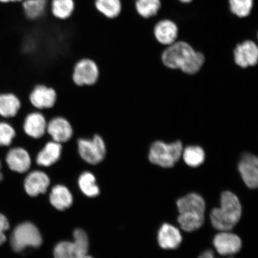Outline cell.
<instances>
[{"label": "cell", "instance_id": "cell-21", "mask_svg": "<svg viewBox=\"0 0 258 258\" xmlns=\"http://www.w3.org/2000/svg\"><path fill=\"white\" fill-rule=\"evenodd\" d=\"M49 8L51 15L59 20H67L74 14L76 9L74 0H51Z\"/></svg>", "mask_w": 258, "mask_h": 258}, {"label": "cell", "instance_id": "cell-7", "mask_svg": "<svg viewBox=\"0 0 258 258\" xmlns=\"http://www.w3.org/2000/svg\"><path fill=\"white\" fill-rule=\"evenodd\" d=\"M57 99L56 90L44 84L35 85L28 95L30 105L36 110L40 111L53 108L56 104Z\"/></svg>", "mask_w": 258, "mask_h": 258}, {"label": "cell", "instance_id": "cell-5", "mask_svg": "<svg viewBox=\"0 0 258 258\" xmlns=\"http://www.w3.org/2000/svg\"><path fill=\"white\" fill-rule=\"evenodd\" d=\"M43 243L39 230L30 222H25L16 226L11 237L12 249L21 252L28 247H39Z\"/></svg>", "mask_w": 258, "mask_h": 258}, {"label": "cell", "instance_id": "cell-2", "mask_svg": "<svg viewBox=\"0 0 258 258\" xmlns=\"http://www.w3.org/2000/svg\"><path fill=\"white\" fill-rule=\"evenodd\" d=\"M242 207L239 199L229 191L221 194L220 207L212 209L211 224L219 231H231L240 220Z\"/></svg>", "mask_w": 258, "mask_h": 258}, {"label": "cell", "instance_id": "cell-30", "mask_svg": "<svg viewBox=\"0 0 258 258\" xmlns=\"http://www.w3.org/2000/svg\"><path fill=\"white\" fill-rule=\"evenodd\" d=\"M231 11L238 18H246L250 14L253 0H229Z\"/></svg>", "mask_w": 258, "mask_h": 258}, {"label": "cell", "instance_id": "cell-33", "mask_svg": "<svg viewBox=\"0 0 258 258\" xmlns=\"http://www.w3.org/2000/svg\"><path fill=\"white\" fill-rule=\"evenodd\" d=\"M199 258H216L214 256V251L211 250H208L204 251L201 254ZM233 258V257H228Z\"/></svg>", "mask_w": 258, "mask_h": 258}, {"label": "cell", "instance_id": "cell-25", "mask_svg": "<svg viewBox=\"0 0 258 258\" xmlns=\"http://www.w3.org/2000/svg\"><path fill=\"white\" fill-rule=\"evenodd\" d=\"M18 132L9 120L0 118V148L8 149L14 145Z\"/></svg>", "mask_w": 258, "mask_h": 258}, {"label": "cell", "instance_id": "cell-3", "mask_svg": "<svg viewBox=\"0 0 258 258\" xmlns=\"http://www.w3.org/2000/svg\"><path fill=\"white\" fill-rule=\"evenodd\" d=\"M76 149L80 159L90 166H97L104 162L107 154L104 139L98 134L92 137L77 138Z\"/></svg>", "mask_w": 258, "mask_h": 258}, {"label": "cell", "instance_id": "cell-34", "mask_svg": "<svg viewBox=\"0 0 258 258\" xmlns=\"http://www.w3.org/2000/svg\"><path fill=\"white\" fill-rule=\"evenodd\" d=\"M23 0H0V3H15V2H20Z\"/></svg>", "mask_w": 258, "mask_h": 258}, {"label": "cell", "instance_id": "cell-10", "mask_svg": "<svg viewBox=\"0 0 258 258\" xmlns=\"http://www.w3.org/2000/svg\"><path fill=\"white\" fill-rule=\"evenodd\" d=\"M47 119L40 111L34 109L25 115L22 128L24 134L32 140H41L46 136Z\"/></svg>", "mask_w": 258, "mask_h": 258}, {"label": "cell", "instance_id": "cell-37", "mask_svg": "<svg viewBox=\"0 0 258 258\" xmlns=\"http://www.w3.org/2000/svg\"><path fill=\"white\" fill-rule=\"evenodd\" d=\"M82 258H93L90 256H88V254H86V255L85 256H84Z\"/></svg>", "mask_w": 258, "mask_h": 258}, {"label": "cell", "instance_id": "cell-29", "mask_svg": "<svg viewBox=\"0 0 258 258\" xmlns=\"http://www.w3.org/2000/svg\"><path fill=\"white\" fill-rule=\"evenodd\" d=\"M177 222L183 231L192 232L202 227L205 223V217L179 214Z\"/></svg>", "mask_w": 258, "mask_h": 258}, {"label": "cell", "instance_id": "cell-32", "mask_svg": "<svg viewBox=\"0 0 258 258\" xmlns=\"http://www.w3.org/2000/svg\"><path fill=\"white\" fill-rule=\"evenodd\" d=\"M9 222L4 215L0 214V246L5 243L7 237L5 233L9 230Z\"/></svg>", "mask_w": 258, "mask_h": 258}, {"label": "cell", "instance_id": "cell-18", "mask_svg": "<svg viewBox=\"0 0 258 258\" xmlns=\"http://www.w3.org/2000/svg\"><path fill=\"white\" fill-rule=\"evenodd\" d=\"M157 241L162 249L173 250L177 249L181 244L182 237L175 226L166 223L161 225L158 231Z\"/></svg>", "mask_w": 258, "mask_h": 258}, {"label": "cell", "instance_id": "cell-26", "mask_svg": "<svg viewBox=\"0 0 258 258\" xmlns=\"http://www.w3.org/2000/svg\"><path fill=\"white\" fill-rule=\"evenodd\" d=\"M182 156L184 162L189 167H197L205 162L206 154L204 150L198 145H189L183 149Z\"/></svg>", "mask_w": 258, "mask_h": 258}, {"label": "cell", "instance_id": "cell-4", "mask_svg": "<svg viewBox=\"0 0 258 258\" xmlns=\"http://www.w3.org/2000/svg\"><path fill=\"white\" fill-rule=\"evenodd\" d=\"M183 145L181 141L171 143L155 141L151 144L148 159L151 163L163 168H171L182 157Z\"/></svg>", "mask_w": 258, "mask_h": 258}, {"label": "cell", "instance_id": "cell-16", "mask_svg": "<svg viewBox=\"0 0 258 258\" xmlns=\"http://www.w3.org/2000/svg\"><path fill=\"white\" fill-rule=\"evenodd\" d=\"M22 108V102L16 93L0 92V118L12 120L19 115Z\"/></svg>", "mask_w": 258, "mask_h": 258}, {"label": "cell", "instance_id": "cell-17", "mask_svg": "<svg viewBox=\"0 0 258 258\" xmlns=\"http://www.w3.org/2000/svg\"><path fill=\"white\" fill-rule=\"evenodd\" d=\"M49 177L43 171H32L26 177L24 188L26 192L31 197H36L47 191L49 186Z\"/></svg>", "mask_w": 258, "mask_h": 258}, {"label": "cell", "instance_id": "cell-22", "mask_svg": "<svg viewBox=\"0 0 258 258\" xmlns=\"http://www.w3.org/2000/svg\"><path fill=\"white\" fill-rule=\"evenodd\" d=\"M87 253L74 241H60L53 250L54 258H82Z\"/></svg>", "mask_w": 258, "mask_h": 258}, {"label": "cell", "instance_id": "cell-28", "mask_svg": "<svg viewBox=\"0 0 258 258\" xmlns=\"http://www.w3.org/2000/svg\"><path fill=\"white\" fill-rule=\"evenodd\" d=\"M160 0H136L135 9L142 17L150 18L156 16L161 8Z\"/></svg>", "mask_w": 258, "mask_h": 258}, {"label": "cell", "instance_id": "cell-14", "mask_svg": "<svg viewBox=\"0 0 258 258\" xmlns=\"http://www.w3.org/2000/svg\"><path fill=\"white\" fill-rule=\"evenodd\" d=\"M234 62L237 66L246 69L255 66L258 61V47L254 42L246 40L238 44L234 50Z\"/></svg>", "mask_w": 258, "mask_h": 258}, {"label": "cell", "instance_id": "cell-36", "mask_svg": "<svg viewBox=\"0 0 258 258\" xmlns=\"http://www.w3.org/2000/svg\"><path fill=\"white\" fill-rule=\"evenodd\" d=\"M179 1L183 3H191L192 0H179Z\"/></svg>", "mask_w": 258, "mask_h": 258}, {"label": "cell", "instance_id": "cell-1", "mask_svg": "<svg viewBox=\"0 0 258 258\" xmlns=\"http://www.w3.org/2000/svg\"><path fill=\"white\" fill-rule=\"evenodd\" d=\"M161 60L164 66L170 69H179L183 73L193 75L201 70L205 57L186 42L177 41L163 51Z\"/></svg>", "mask_w": 258, "mask_h": 258}, {"label": "cell", "instance_id": "cell-31", "mask_svg": "<svg viewBox=\"0 0 258 258\" xmlns=\"http://www.w3.org/2000/svg\"><path fill=\"white\" fill-rule=\"evenodd\" d=\"M74 241L84 251L88 253L89 241L88 234L82 229L77 228L73 233Z\"/></svg>", "mask_w": 258, "mask_h": 258}, {"label": "cell", "instance_id": "cell-35", "mask_svg": "<svg viewBox=\"0 0 258 258\" xmlns=\"http://www.w3.org/2000/svg\"><path fill=\"white\" fill-rule=\"evenodd\" d=\"M2 162L1 159H0V182L2 181L3 178V175L2 172Z\"/></svg>", "mask_w": 258, "mask_h": 258}, {"label": "cell", "instance_id": "cell-12", "mask_svg": "<svg viewBox=\"0 0 258 258\" xmlns=\"http://www.w3.org/2000/svg\"><path fill=\"white\" fill-rule=\"evenodd\" d=\"M242 179L250 189H255L258 185V159L251 153H245L242 156L238 164Z\"/></svg>", "mask_w": 258, "mask_h": 258}, {"label": "cell", "instance_id": "cell-9", "mask_svg": "<svg viewBox=\"0 0 258 258\" xmlns=\"http://www.w3.org/2000/svg\"><path fill=\"white\" fill-rule=\"evenodd\" d=\"M46 134L51 140L63 145L72 140L74 132L69 119L55 115L48 120Z\"/></svg>", "mask_w": 258, "mask_h": 258}, {"label": "cell", "instance_id": "cell-24", "mask_svg": "<svg viewBox=\"0 0 258 258\" xmlns=\"http://www.w3.org/2000/svg\"><path fill=\"white\" fill-rule=\"evenodd\" d=\"M48 0H23L22 8L27 18L37 20L45 14L48 7Z\"/></svg>", "mask_w": 258, "mask_h": 258}, {"label": "cell", "instance_id": "cell-11", "mask_svg": "<svg viewBox=\"0 0 258 258\" xmlns=\"http://www.w3.org/2000/svg\"><path fill=\"white\" fill-rule=\"evenodd\" d=\"M213 244L217 252L222 256L233 255L239 252L242 247L240 237L230 231L219 232L215 235Z\"/></svg>", "mask_w": 258, "mask_h": 258}, {"label": "cell", "instance_id": "cell-6", "mask_svg": "<svg viewBox=\"0 0 258 258\" xmlns=\"http://www.w3.org/2000/svg\"><path fill=\"white\" fill-rule=\"evenodd\" d=\"M100 72L98 64L89 57H83L74 64L72 80L79 87L92 86L98 82Z\"/></svg>", "mask_w": 258, "mask_h": 258}, {"label": "cell", "instance_id": "cell-19", "mask_svg": "<svg viewBox=\"0 0 258 258\" xmlns=\"http://www.w3.org/2000/svg\"><path fill=\"white\" fill-rule=\"evenodd\" d=\"M154 34L159 43L170 46L176 42L178 35V28L175 22L169 19H164L155 26Z\"/></svg>", "mask_w": 258, "mask_h": 258}, {"label": "cell", "instance_id": "cell-8", "mask_svg": "<svg viewBox=\"0 0 258 258\" xmlns=\"http://www.w3.org/2000/svg\"><path fill=\"white\" fill-rule=\"evenodd\" d=\"M6 164L10 170L19 173L27 172L32 164V157L27 148L13 145L8 148L5 156Z\"/></svg>", "mask_w": 258, "mask_h": 258}, {"label": "cell", "instance_id": "cell-20", "mask_svg": "<svg viewBox=\"0 0 258 258\" xmlns=\"http://www.w3.org/2000/svg\"><path fill=\"white\" fill-rule=\"evenodd\" d=\"M50 202L59 211H64L73 205V198L70 190L62 185L54 186L51 189L49 197Z\"/></svg>", "mask_w": 258, "mask_h": 258}, {"label": "cell", "instance_id": "cell-13", "mask_svg": "<svg viewBox=\"0 0 258 258\" xmlns=\"http://www.w3.org/2000/svg\"><path fill=\"white\" fill-rule=\"evenodd\" d=\"M62 153L63 145L50 140L35 155V162L38 166L49 167L59 162Z\"/></svg>", "mask_w": 258, "mask_h": 258}, {"label": "cell", "instance_id": "cell-27", "mask_svg": "<svg viewBox=\"0 0 258 258\" xmlns=\"http://www.w3.org/2000/svg\"><path fill=\"white\" fill-rule=\"evenodd\" d=\"M79 186L81 191L89 198H95L100 193V189L96 182V179L93 174L86 171L79 176Z\"/></svg>", "mask_w": 258, "mask_h": 258}, {"label": "cell", "instance_id": "cell-23", "mask_svg": "<svg viewBox=\"0 0 258 258\" xmlns=\"http://www.w3.org/2000/svg\"><path fill=\"white\" fill-rule=\"evenodd\" d=\"M95 7L106 18H117L122 11L121 0H95Z\"/></svg>", "mask_w": 258, "mask_h": 258}, {"label": "cell", "instance_id": "cell-15", "mask_svg": "<svg viewBox=\"0 0 258 258\" xmlns=\"http://www.w3.org/2000/svg\"><path fill=\"white\" fill-rule=\"evenodd\" d=\"M179 214L191 216H205L206 203L201 195L195 192L189 193L176 202Z\"/></svg>", "mask_w": 258, "mask_h": 258}]
</instances>
